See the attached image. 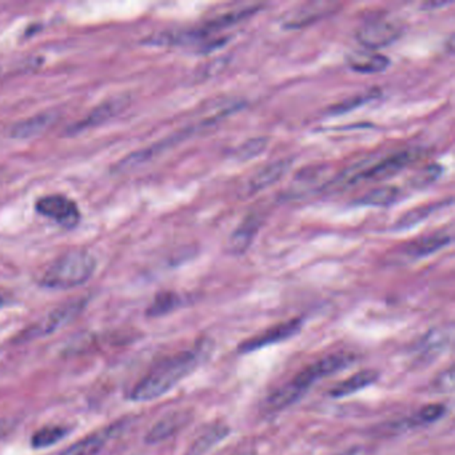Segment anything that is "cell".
<instances>
[{"instance_id": "cell-7", "label": "cell", "mask_w": 455, "mask_h": 455, "mask_svg": "<svg viewBox=\"0 0 455 455\" xmlns=\"http://www.w3.org/2000/svg\"><path fill=\"white\" fill-rule=\"evenodd\" d=\"M303 326V321L299 318H294L290 321L282 322L279 325L273 326L267 328L266 331L260 333L258 335L244 341L239 344V351L241 353H253L260 349H264L271 344H277L280 342L287 341L294 335H296Z\"/></svg>"}, {"instance_id": "cell-13", "label": "cell", "mask_w": 455, "mask_h": 455, "mask_svg": "<svg viewBox=\"0 0 455 455\" xmlns=\"http://www.w3.org/2000/svg\"><path fill=\"white\" fill-rule=\"evenodd\" d=\"M453 235L446 228L438 230L433 234H429L426 237H421L415 239L414 242L407 244L406 254L411 260H420L426 258L434 253L439 251L440 248L446 247L452 242Z\"/></svg>"}, {"instance_id": "cell-31", "label": "cell", "mask_w": 455, "mask_h": 455, "mask_svg": "<svg viewBox=\"0 0 455 455\" xmlns=\"http://www.w3.org/2000/svg\"><path fill=\"white\" fill-rule=\"evenodd\" d=\"M0 306H3V299L0 298Z\"/></svg>"}, {"instance_id": "cell-22", "label": "cell", "mask_w": 455, "mask_h": 455, "mask_svg": "<svg viewBox=\"0 0 455 455\" xmlns=\"http://www.w3.org/2000/svg\"><path fill=\"white\" fill-rule=\"evenodd\" d=\"M67 436V430L61 426H46L40 430H38L31 438V446L35 449H46L59 440L65 438Z\"/></svg>"}, {"instance_id": "cell-10", "label": "cell", "mask_w": 455, "mask_h": 455, "mask_svg": "<svg viewBox=\"0 0 455 455\" xmlns=\"http://www.w3.org/2000/svg\"><path fill=\"white\" fill-rule=\"evenodd\" d=\"M293 161L290 159H279L277 162L269 163L262 167L258 173H255L248 182L246 183L244 193L247 195L258 194L262 190L270 187L271 184L277 183L292 167Z\"/></svg>"}, {"instance_id": "cell-18", "label": "cell", "mask_w": 455, "mask_h": 455, "mask_svg": "<svg viewBox=\"0 0 455 455\" xmlns=\"http://www.w3.org/2000/svg\"><path fill=\"white\" fill-rule=\"evenodd\" d=\"M378 376L379 373L375 370H362L342 381L338 385H335L330 391V395L333 398H343V397L353 395L358 391L363 390L370 385H373L378 379Z\"/></svg>"}, {"instance_id": "cell-24", "label": "cell", "mask_w": 455, "mask_h": 455, "mask_svg": "<svg viewBox=\"0 0 455 455\" xmlns=\"http://www.w3.org/2000/svg\"><path fill=\"white\" fill-rule=\"evenodd\" d=\"M442 207V205H427V206H421L417 207L414 210L407 211L404 216H401L398 219V222L395 223V230H407V228H414L417 226L420 222L424 221L426 218H429L434 211H437L438 209Z\"/></svg>"}, {"instance_id": "cell-23", "label": "cell", "mask_w": 455, "mask_h": 455, "mask_svg": "<svg viewBox=\"0 0 455 455\" xmlns=\"http://www.w3.org/2000/svg\"><path fill=\"white\" fill-rule=\"evenodd\" d=\"M180 305V298L175 293L171 292H164V293L158 294L150 308L147 309V315L148 317H162L178 308Z\"/></svg>"}, {"instance_id": "cell-4", "label": "cell", "mask_w": 455, "mask_h": 455, "mask_svg": "<svg viewBox=\"0 0 455 455\" xmlns=\"http://www.w3.org/2000/svg\"><path fill=\"white\" fill-rule=\"evenodd\" d=\"M422 154L421 148H408L382 158L379 162L373 163L370 166L357 164L353 168L346 170V173L342 174L341 182L337 184L350 187L362 182H379L391 178L410 164L417 162Z\"/></svg>"}, {"instance_id": "cell-11", "label": "cell", "mask_w": 455, "mask_h": 455, "mask_svg": "<svg viewBox=\"0 0 455 455\" xmlns=\"http://www.w3.org/2000/svg\"><path fill=\"white\" fill-rule=\"evenodd\" d=\"M127 103H129V99L119 97V98L110 99V100L99 104L97 109H94L84 119H81V122L71 126L70 134H79L81 131L88 130V129L103 125L104 122H107L115 115L119 114L122 110H125Z\"/></svg>"}, {"instance_id": "cell-8", "label": "cell", "mask_w": 455, "mask_h": 455, "mask_svg": "<svg viewBox=\"0 0 455 455\" xmlns=\"http://www.w3.org/2000/svg\"><path fill=\"white\" fill-rule=\"evenodd\" d=\"M338 8L337 3L328 1H310L302 6L295 7L285 19L283 27L287 30H299L303 27H309L310 24L334 14Z\"/></svg>"}, {"instance_id": "cell-2", "label": "cell", "mask_w": 455, "mask_h": 455, "mask_svg": "<svg viewBox=\"0 0 455 455\" xmlns=\"http://www.w3.org/2000/svg\"><path fill=\"white\" fill-rule=\"evenodd\" d=\"M356 357L349 353H338L322 358L311 363L299 374L295 375L290 382L280 386L274 391L264 402V407L269 411H280L292 406L299 401L308 391L322 378L335 374L353 365Z\"/></svg>"}, {"instance_id": "cell-5", "label": "cell", "mask_w": 455, "mask_h": 455, "mask_svg": "<svg viewBox=\"0 0 455 455\" xmlns=\"http://www.w3.org/2000/svg\"><path fill=\"white\" fill-rule=\"evenodd\" d=\"M402 35V27L391 19H376L365 23L357 31L358 42L369 51L392 45Z\"/></svg>"}, {"instance_id": "cell-9", "label": "cell", "mask_w": 455, "mask_h": 455, "mask_svg": "<svg viewBox=\"0 0 455 455\" xmlns=\"http://www.w3.org/2000/svg\"><path fill=\"white\" fill-rule=\"evenodd\" d=\"M263 223V218L258 212H250L241 225L234 230L228 239V251L232 255H242L257 238Z\"/></svg>"}, {"instance_id": "cell-26", "label": "cell", "mask_w": 455, "mask_h": 455, "mask_svg": "<svg viewBox=\"0 0 455 455\" xmlns=\"http://www.w3.org/2000/svg\"><path fill=\"white\" fill-rule=\"evenodd\" d=\"M446 413V407L440 404H433L422 407L413 418L407 421L408 426H420L427 423L437 422Z\"/></svg>"}, {"instance_id": "cell-20", "label": "cell", "mask_w": 455, "mask_h": 455, "mask_svg": "<svg viewBox=\"0 0 455 455\" xmlns=\"http://www.w3.org/2000/svg\"><path fill=\"white\" fill-rule=\"evenodd\" d=\"M258 10H260V7H254V6L244 7V8H239V10H231L228 13H225V14L212 19V20H209V23L205 27H202V30L207 36H211L214 33H218L221 30L232 27L234 24L242 22L244 19L253 17L254 14L258 13Z\"/></svg>"}, {"instance_id": "cell-30", "label": "cell", "mask_w": 455, "mask_h": 455, "mask_svg": "<svg viewBox=\"0 0 455 455\" xmlns=\"http://www.w3.org/2000/svg\"><path fill=\"white\" fill-rule=\"evenodd\" d=\"M322 177V171L319 168H312V170H303L302 173H299L296 175V178L294 179V194L295 191H303L302 194H305V191H309L312 186L317 184V182Z\"/></svg>"}, {"instance_id": "cell-29", "label": "cell", "mask_w": 455, "mask_h": 455, "mask_svg": "<svg viewBox=\"0 0 455 455\" xmlns=\"http://www.w3.org/2000/svg\"><path fill=\"white\" fill-rule=\"evenodd\" d=\"M269 145V139L267 138H254V139H250L247 141L246 143H244L242 146L239 147L235 152L237 158L241 159V161H248L251 158H255L258 157L260 154H262L266 147Z\"/></svg>"}, {"instance_id": "cell-25", "label": "cell", "mask_w": 455, "mask_h": 455, "mask_svg": "<svg viewBox=\"0 0 455 455\" xmlns=\"http://www.w3.org/2000/svg\"><path fill=\"white\" fill-rule=\"evenodd\" d=\"M379 94H381V91L378 88H372V90H369L366 93L358 94V95L353 97V98L346 99V100H343L341 103L333 106L331 110H330V113L331 114H344V113L353 111V110H356L358 107L369 103L370 100L378 98Z\"/></svg>"}, {"instance_id": "cell-17", "label": "cell", "mask_w": 455, "mask_h": 455, "mask_svg": "<svg viewBox=\"0 0 455 455\" xmlns=\"http://www.w3.org/2000/svg\"><path fill=\"white\" fill-rule=\"evenodd\" d=\"M230 434V427L222 422L212 423L198 438L194 440L189 449L187 455H205L210 452L214 446L226 439Z\"/></svg>"}, {"instance_id": "cell-3", "label": "cell", "mask_w": 455, "mask_h": 455, "mask_svg": "<svg viewBox=\"0 0 455 455\" xmlns=\"http://www.w3.org/2000/svg\"><path fill=\"white\" fill-rule=\"evenodd\" d=\"M97 269V260L86 250H71L54 260L43 276L40 285L51 290H68L86 283Z\"/></svg>"}, {"instance_id": "cell-21", "label": "cell", "mask_w": 455, "mask_h": 455, "mask_svg": "<svg viewBox=\"0 0 455 455\" xmlns=\"http://www.w3.org/2000/svg\"><path fill=\"white\" fill-rule=\"evenodd\" d=\"M402 195L401 189L395 186H382L369 191L367 194L359 198L358 205L372 206V207H388L394 205Z\"/></svg>"}, {"instance_id": "cell-6", "label": "cell", "mask_w": 455, "mask_h": 455, "mask_svg": "<svg viewBox=\"0 0 455 455\" xmlns=\"http://www.w3.org/2000/svg\"><path fill=\"white\" fill-rule=\"evenodd\" d=\"M36 211L43 216L55 221L65 228H75L81 221L78 205L65 195H47L36 202Z\"/></svg>"}, {"instance_id": "cell-16", "label": "cell", "mask_w": 455, "mask_h": 455, "mask_svg": "<svg viewBox=\"0 0 455 455\" xmlns=\"http://www.w3.org/2000/svg\"><path fill=\"white\" fill-rule=\"evenodd\" d=\"M119 426H113L104 431H99L87 438H83L79 442L71 445L59 455H97L104 447L107 440L118 433Z\"/></svg>"}, {"instance_id": "cell-15", "label": "cell", "mask_w": 455, "mask_h": 455, "mask_svg": "<svg viewBox=\"0 0 455 455\" xmlns=\"http://www.w3.org/2000/svg\"><path fill=\"white\" fill-rule=\"evenodd\" d=\"M351 70L359 74H378L390 65V59L374 51H354L347 58Z\"/></svg>"}, {"instance_id": "cell-12", "label": "cell", "mask_w": 455, "mask_h": 455, "mask_svg": "<svg viewBox=\"0 0 455 455\" xmlns=\"http://www.w3.org/2000/svg\"><path fill=\"white\" fill-rule=\"evenodd\" d=\"M84 308V301H74L63 305L52 312L35 327V335H49L54 331H58L63 326L68 325L74 321Z\"/></svg>"}, {"instance_id": "cell-1", "label": "cell", "mask_w": 455, "mask_h": 455, "mask_svg": "<svg viewBox=\"0 0 455 455\" xmlns=\"http://www.w3.org/2000/svg\"><path fill=\"white\" fill-rule=\"evenodd\" d=\"M200 358L202 353L196 349L180 351L163 359L134 386L131 401L147 402L162 397L195 370Z\"/></svg>"}, {"instance_id": "cell-27", "label": "cell", "mask_w": 455, "mask_h": 455, "mask_svg": "<svg viewBox=\"0 0 455 455\" xmlns=\"http://www.w3.org/2000/svg\"><path fill=\"white\" fill-rule=\"evenodd\" d=\"M450 337L446 334V330H434L430 334L424 335L422 340V343L420 344V350L422 354H430V356H436L438 354L439 351L443 350V347L446 346L447 340Z\"/></svg>"}, {"instance_id": "cell-28", "label": "cell", "mask_w": 455, "mask_h": 455, "mask_svg": "<svg viewBox=\"0 0 455 455\" xmlns=\"http://www.w3.org/2000/svg\"><path fill=\"white\" fill-rule=\"evenodd\" d=\"M442 166L439 164H429L421 168L410 180V184L414 189H424L434 183L442 175Z\"/></svg>"}, {"instance_id": "cell-19", "label": "cell", "mask_w": 455, "mask_h": 455, "mask_svg": "<svg viewBox=\"0 0 455 455\" xmlns=\"http://www.w3.org/2000/svg\"><path fill=\"white\" fill-rule=\"evenodd\" d=\"M56 120V115L54 113H43V114L35 115L27 120H22L13 126L11 129V136L17 139H27L33 138L42 132L47 130L52 126V123Z\"/></svg>"}, {"instance_id": "cell-14", "label": "cell", "mask_w": 455, "mask_h": 455, "mask_svg": "<svg viewBox=\"0 0 455 455\" xmlns=\"http://www.w3.org/2000/svg\"><path fill=\"white\" fill-rule=\"evenodd\" d=\"M191 414L189 411H173L164 415L161 421L155 423L147 434V443H159L164 439L173 437L180 431L187 423H190Z\"/></svg>"}]
</instances>
